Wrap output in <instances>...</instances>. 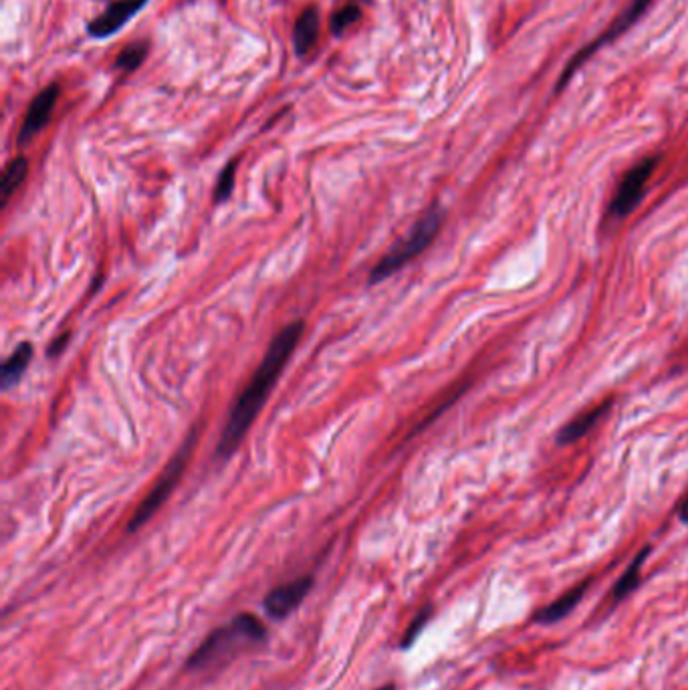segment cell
<instances>
[{
  "label": "cell",
  "instance_id": "cell-1",
  "mask_svg": "<svg viewBox=\"0 0 688 690\" xmlns=\"http://www.w3.org/2000/svg\"><path fill=\"white\" fill-rule=\"evenodd\" d=\"M303 331H305V323L293 321V323L285 325L277 333V337L271 341L261 366L253 374L251 382L247 384V388L239 396L237 404L233 406L231 416H228V420L224 424V430H222L220 440H218V450H216L218 458H222V460L228 458L241 446L243 438L247 436L255 418L259 416L261 408L265 406L273 386L279 382V376L285 370L291 354L295 352Z\"/></svg>",
  "mask_w": 688,
  "mask_h": 690
},
{
  "label": "cell",
  "instance_id": "cell-2",
  "mask_svg": "<svg viewBox=\"0 0 688 690\" xmlns=\"http://www.w3.org/2000/svg\"><path fill=\"white\" fill-rule=\"evenodd\" d=\"M267 638L265 626L253 614H241L231 624L214 630L188 658L190 670H206L241 652L245 646L261 644Z\"/></svg>",
  "mask_w": 688,
  "mask_h": 690
},
{
  "label": "cell",
  "instance_id": "cell-3",
  "mask_svg": "<svg viewBox=\"0 0 688 690\" xmlns=\"http://www.w3.org/2000/svg\"><path fill=\"white\" fill-rule=\"evenodd\" d=\"M442 224V214L440 210L432 208L430 212H426L414 226L410 233L398 243L394 245L380 261L378 265L372 269L370 273V283H382L388 277H392L394 273H398L406 263H410L412 259H416L420 253H424L432 241L436 239L438 230Z\"/></svg>",
  "mask_w": 688,
  "mask_h": 690
},
{
  "label": "cell",
  "instance_id": "cell-4",
  "mask_svg": "<svg viewBox=\"0 0 688 690\" xmlns=\"http://www.w3.org/2000/svg\"><path fill=\"white\" fill-rule=\"evenodd\" d=\"M196 440H198V428L188 434V438L182 442V446L176 450V454L170 458V463L166 465V469L162 471L160 479L156 481V485L152 487V491L146 495V499L140 503V507L136 509V513L132 515L130 523H128V531L134 533L138 531L140 527H144L158 511L160 507L170 499L172 491L176 489L178 481L182 479L188 463H190V458H192V452L196 448Z\"/></svg>",
  "mask_w": 688,
  "mask_h": 690
},
{
  "label": "cell",
  "instance_id": "cell-5",
  "mask_svg": "<svg viewBox=\"0 0 688 690\" xmlns=\"http://www.w3.org/2000/svg\"><path fill=\"white\" fill-rule=\"evenodd\" d=\"M656 168V158H646L640 164H636L620 182L614 198H612V206H610V214L624 218L628 216L640 202L646 184L652 176Z\"/></svg>",
  "mask_w": 688,
  "mask_h": 690
},
{
  "label": "cell",
  "instance_id": "cell-6",
  "mask_svg": "<svg viewBox=\"0 0 688 690\" xmlns=\"http://www.w3.org/2000/svg\"><path fill=\"white\" fill-rule=\"evenodd\" d=\"M313 588V578L311 575H303V578L283 584L275 590H271L263 602V610L267 612L269 618L283 620L287 618L311 592Z\"/></svg>",
  "mask_w": 688,
  "mask_h": 690
},
{
  "label": "cell",
  "instance_id": "cell-7",
  "mask_svg": "<svg viewBox=\"0 0 688 690\" xmlns=\"http://www.w3.org/2000/svg\"><path fill=\"white\" fill-rule=\"evenodd\" d=\"M150 0H116L111 3L101 17L89 23L87 31L93 39H107L111 35H116L130 19H134Z\"/></svg>",
  "mask_w": 688,
  "mask_h": 690
},
{
  "label": "cell",
  "instance_id": "cell-8",
  "mask_svg": "<svg viewBox=\"0 0 688 690\" xmlns=\"http://www.w3.org/2000/svg\"><path fill=\"white\" fill-rule=\"evenodd\" d=\"M59 95H61V87L57 83L45 87L35 99L33 103L29 105V111L25 115V122H23V128L19 132V144L25 146L29 144L51 120V115H53V109L59 101Z\"/></svg>",
  "mask_w": 688,
  "mask_h": 690
},
{
  "label": "cell",
  "instance_id": "cell-9",
  "mask_svg": "<svg viewBox=\"0 0 688 690\" xmlns=\"http://www.w3.org/2000/svg\"><path fill=\"white\" fill-rule=\"evenodd\" d=\"M650 3H652V0H634V3L628 7V11L624 13V15H620V19L602 35V39L600 41H596L592 47H588V49H584L576 59H573L571 61V65L567 67V71H565V75H563V83H567L569 81V77H571V73H576L578 71V67L584 63V59L588 57V55H592L596 49H600V47H604V43H610L612 39H616L618 35H622L624 31H628L638 19H640V15L650 7Z\"/></svg>",
  "mask_w": 688,
  "mask_h": 690
},
{
  "label": "cell",
  "instance_id": "cell-10",
  "mask_svg": "<svg viewBox=\"0 0 688 690\" xmlns=\"http://www.w3.org/2000/svg\"><path fill=\"white\" fill-rule=\"evenodd\" d=\"M610 406H612V400H606V402H602V404L582 412L580 416H576L571 422H567L561 428V432L557 434V442L559 444H571V442L580 440L582 436H586L604 418V414H608Z\"/></svg>",
  "mask_w": 688,
  "mask_h": 690
},
{
  "label": "cell",
  "instance_id": "cell-11",
  "mask_svg": "<svg viewBox=\"0 0 688 690\" xmlns=\"http://www.w3.org/2000/svg\"><path fill=\"white\" fill-rule=\"evenodd\" d=\"M588 586H590V582H584V584H580L578 588H573L571 592H567L565 596H561L559 600H555V602L549 604L547 608L539 610V614L535 616V620L541 622V624H555V622L563 620L565 616H569V614L573 612V608H576V606L582 602V598H584Z\"/></svg>",
  "mask_w": 688,
  "mask_h": 690
},
{
  "label": "cell",
  "instance_id": "cell-12",
  "mask_svg": "<svg viewBox=\"0 0 688 690\" xmlns=\"http://www.w3.org/2000/svg\"><path fill=\"white\" fill-rule=\"evenodd\" d=\"M319 37V11L315 7H309L303 11L299 21L295 23L293 31V45L297 55H305Z\"/></svg>",
  "mask_w": 688,
  "mask_h": 690
},
{
  "label": "cell",
  "instance_id": "cell-13",
  "mask_svg": "<svg viewBox=\"0 0 688 690\" xmlns=\"http://www.w3.org/2000/svg\"><path fill=\"white\" fill-rule=\"evenodd\" d=\"M33 345L29 341H23L19 348L11 354V358L3 364V372H0V378H3V388L9 390L15 384H19V380L23 378V374L27 372L31 360H33Z\"/></svg>",
  "mask_w": 688,
  "mask_h": 690
},
{
  "label": "cell",
  "instance_id": "cell-14",
  "mask_svg": "<svg viewBox=\"0 0 688 690\" xmlns=\"http://www.w3.org/2000/svg\"><path fill=\"white\" fill-rule=\"evenodd\" d=\"M29 174V162L27 158L19 156L15 160L9 162V166L5 168L3 174V182H0V194H3V206H7V202L13 198V194L21 188V184L25 182Z\"/></svg>",
  "mask_w": 688,
  "mask_h": 690
},
{
  "label": "cell",
  "instance_id": "cell-15",
  "mask_svg": "<svg viewBox=\"0 0 688 690\" xmlns=\"http://www.w3.org/2000/svg\"><path fill=\"white\" fill-rule=\"evenodd\" d=\"M648 553H650V549L646 547L642 553H638V555L634 557V561L630 563V567L622 573V578L618 580V584L614 586V592H612V596H614L616 602L624 600L632 590L638 588V584H640V571H642V565H644Z\"/></svg>",
  "mask_w": 688,
  "mask_h": 690
},
{
  "label": "cell",
  "instance_id": "cell-16",
  "mask_svg": "<svg viewBox=\"0 0 688 690\" xmlns=\"http://www.w3.org/2000/svg\"><path fill=\"white\" fill-rule=\"evenodd\" d=\"M148 55V45L146 43H134V45H128L116 59V69H122L126 73H132L136 71L144 59Z\"/></svg>",
  "mask_w": 688,
  "mask_h": 690
},
{
  "label": "cell",
  "instance_id": "cell-17",
  "mask_svg": "<svg viewBox=\"0 0 688 690\" xmlns=\"http://www.w3.org/2000/svg\"><path fill=\"white\" fill-rule=\"evenodd\" d=\"M360 17H362V11H360L358 5H346L343 9H339L331 17V31H333V35H341L348 27L358 23Z\"/></svg>",
  "mask_w": 688,
  "mask_h": 690
},
{
  "label": "cell",
  "instance_id": "cell-18",
  "mask_svg": "<svg viewBox=\"0 0 688 690\" xmlns=\"http://www.w3.org/2000/svg\"><path fill=\"white\" fill-rule=\"evenodd\" d=\"M235 174H237V162H231L222 170L216 190H214V202H224L228 196H231L233 186H235Z\"/></svg>",
  "mask_w": 688,
  "mask_h": 690
},
{
  "label": "cell",
  "instance_id": "cell-19",
  "mask_svg": "<svg viewBox=\"0 0 688 690\" xmlns=\"http://www.w3.org/2000/svg\"><path fill=\"white\" fill-rule=\"evenodd\" d=\"M428 620H430V608H424L422 612H418V616L414 618V622L410 624V628L406 630V634L402 638V648H410L414 644V640L418 638V634L422 632V628L426 626Z\"/></svg>",
  "mask_w": 688,
  "mask_h": 690
},
{
  "label": "cell",
  "instance_id": "cell-20",
  "mask_svg": "<svg viewBox=\"0 0 688 690\" xmlns=\"http://www.w3.org/2000/svg\"><path fill=\"white\" fill-rule=\"evenodd\" d=\"M680 521H684V523H688V497L682 501V505H680Z\"/></svg>",
  "mask_w": 688,
  "mask_h": 690
},
{
  "label": "cell",
  "instance_id": "cell-21",
  "mask_svg": "<svg viewBox=\"0 0 688 690\" xmlns=\"http://www.w3.org/2000/svg\"><path fill=\"white\" fill-rule=\"evenodd\" d=\"M378 690H394V684H386V686H382V688H378Z\"/></svg>",
  "mask_w": 688,
  "mask_h": 690
}]
</instances>
